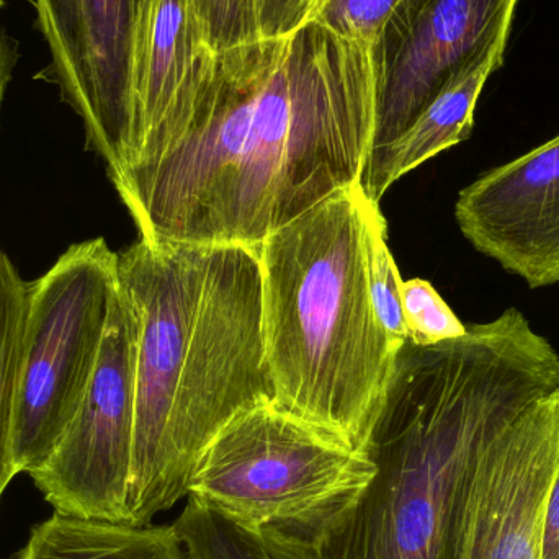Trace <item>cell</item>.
I'll return each mask as SVG.
<instances>
[{"instance_id":"obj_1","label":"cell","mask_w":559,"mask_h":559,"mask_svg":"<svg viewBox=\"0 0 559 559\" xmlns=\"http://www.w3.org/2000/svg\"><path fill=\"white\" fill-rule=\"evenodd\" d=\"M380 84V46L319 22L233 46L179 143L115 190L141 238L258 248L360 183Z\"/></svg>"},{"instance_id":"obj_2","label":"cell","mask_w":559,"mask_h":559,"mask_svg":"<svg viewBox=\"0 0 559 559\" xmlns=\"http://www.w3.org/2000/svg\"><path fill=\"white\" fill-rule=\"evenodd\" d=\"M557 390V350L515 309L462 337L407 341L365 439L367 485L255 534L272 559H456L486 453Z\"/></svg>"},{"instance_id":"obj_3","label":"cell","mask_w":559,"mask_h":559,"mask_svg":"<svg viewBox=\"0 0 559 559\" xmlns=\"http://www.w3.org/2000/svg\"><path fill=\"white\" fill-rule=\"evenodd\" d=\"M138 324L128 515L189 496L203 450L238 414L274 401L258 249L140 238L118 254Z\"/></svg>"},{"instance_id":"obj_4","label":"cell","mask_w":559,"mask_h":559,"mask_svg":"<svg viewBox=\"0 0 559 559\" xmlns=\"http://www.w3.org/2000/svg\"><path fill=\"white\" fill-rule=\"evenodd\" d=\"M374 206L355 183L255 248L274 403L355 449L397 354L371 299Z\"/></svg>"},{"instance_id":"obj_5","label":"cell","mask_w":559,"mask_h":559,"mask_svg":"<svg viewBox=\"0 0 559 559\" xmlns=\"http://www.w3.org/2000/svg\"><path fill=\"white\" fill-rule=\"evenodd\" d=\"M117 289L118 254L104 238L71 246L28 283L12 417L16 473L41 468L71 426L97 368Z\"/></svg>"},{"instance_id":"obj_6","label":"cell","mask_w":559,"mask_h":559,"mask_svg":"<svg viewBox=\"0 0 559 559\" xmlns=\"http://www.w3.org/2000/svg\"><path fill=\"white\" fill-rule=\"evenodd\" d=\"M373 473L364 449L269 401L216 433L193 468L189 496L255 534L361 488Z\"/></svg>"},{"instance_id":"obj_7","label":"cell","mask_w":559,"mask_h":559,"mask_svg":"<svg viewBox=\"0 0 559 559\" xmlns=\"http://www.w3.org/2000/svg\"><path fill=\"white\" fill-rule=\"evenodd\" d=\"M138 324L118 283L91 386L48 462L32 479L55 512L130 524Z\"/></svg>"},{"instance_id":"obj_8","label":"cell","mask_w":559,"mask_h":559,"mask_svg":"<svg viewBox=\"0 0 559 559\" xmlns=\"http://www.w3.org/2000/svg\"><path fill=\"white\" fill-rule=\"evenodd\" d=\"M141 0H33L49 78L84 123L111 182L133 157L130 64Z\"/></svg>"},{"instance_id":"obj_9","label":"cell","mask_w":559,"mask_h":559,"mask_svg":"<svg viewBox=\"0 0 559 559\" xmlns=\"http://www.w3.org/2000/svg\"><path fill=\"white\" fill-rule=\"evenodd\" d=\"M519 0H406L380 43L381 84L370 156L390 146L450 75L511 35Z\"/></svg>"},{"instance_id":"obj_10","label":"cell","mask_w":559,"mask_h":559,"mask_svg":"<svg viewBox=\"0 0 559 559\" xmlns=\"http://www.w3.org/2000/svg\"><path fill=\"white\" fill-rule=\"evenodd\" d=\"M559 468V390L532 404L486 453L456 559H542L548 492Z\"/></svg>"},{"instance_id":"obj_11","label":"cell","mask_w":559,"mask_h":559,"mask_svg":"<svg viewBox=\"0 0 559 559\" xmlns=\"http://www.w3.org/2000/svg\"><path fill=\"white\" fill-rule=\"evenodd\" d=\"M469 245L531 288L559 283V134L460 192Z\"/></svg>"},{"instance_id":"obj_12","label":"cell","mask_w":559,"mask_h":559,"mask_svg":"<svg viewBox=\"0 0 559 559\" xmlns=\"http://www.w3.org/2000/svg\"><path fill=\"white\" fill-rule=\"evenodd\" d=\"M216 55L195 0H141L131 49L133 157L128 170L156 163L179 143Z\"/></svg>"},{"instance_id":"obj_13","label":"cell","mask_w":559,"mask_h":559,"mask_svg":"<svg viewBox=\"0 0 559 559\" xmlns=\"http://www.w3.org/2000/svg\"><path fill=\"white\" fill-rule=\"evenodd\" d=\"M509 36L447 79L436 97L390 146L368 159L361 189L378 203L391 186L437 154L472 136L475 108L489 75L504 62Z\"/></svg>"},{"instance_id":"obj_14","label":"cell","mask_w":559,"mask_h":559,"mask_svg":"<svg viewBox=\"0 0 559 559\" xmlns=\"http://www.w3.org/2000/svg\"><path fill=\"white\" fill-rule=\"evenodd\" d=\"M13 559H190L173 525L85 521L55 512Z\"/></svg>"},{"instance_id":"obj_15","label":"cell","mask_w":559,"mask_h":559,"mask_svg":"<svg viewBox=\"0 0 559 559\" xmlns=\"http://www.w3.org/2000/svg\"><path fill=\"white\" fill-rule=\"evenodd\" d=\"M28 282L0 249V498L13 476L12 417L25 335Z\"/></svg>"},{"instance_id":"obj_16","label":"cell","mask_w":559,"mask_h":559,"mask_svg":"<svg viewBox=\"0 0 559 559\" xmlns=\"http://www.w3.org/2000/svg\"><path fill=\"white\" fill-rule=\"evenodd\" d=\"M190 559H272L261 538L193 496L173 524Z\"/></svg>"},{"instance_id":"obj_17","label":"cell","mask_w":559,"mask_h":559,"mask_svg":"<svg viewBox=\"0 0 559 559\" xmlns=\"http://www.w3.org/2000/svg\"><path fill=\"white\" fill-rule=\"evenodd\" d=\"M401 275L386 242V219L374 206L370 226V292L374 311L388 341L394 350L409 338L403 301H401Z\"/></svg>"},{"instance_id":"obj_18","label":"cell","mask_w":559,"mask_h":559,"mask_svg":"<svg viewBox=\"0 0 559 559\" xmlns=\"http://www.w3.org/2000/svg\"><path fill=\"white\" fill-rule=\"evenodd\" d=\"M401 301L413 344L433 345L466 334V325L427 280H403Z\"/></svg>"},{"instance_id":"obj_19","label":"cell","mask_w":559,"mask_h":559,"mask_svg":"<svg viewBox=\"0 0 559 559\" xmlns=\"http://www.w3.org/2000/svg\"><path fill=\"white\" fill-rule=\"evenodd\" d=\"M406 0H329L314 22L344 38L380 46L384 29Z\"/></svg>"},{"instance_id":"obj_20","label":"cell","mask_w":559,"mask_h":559,"mask_svg":"<svg viewBox=\"0 0 559 559\" xmlns=\"http://www.w3.org/2000/svg\"><path fill=\"white\" fill-rule=\"evenodd\" d=\"M216 52L262 38L261 0H195Z\"/></svg>"},{"instance_id":"obj_21","label":"cell","mask_w":559,"mask_h":559,"mask_svg":"<svg viewBox=\"0 0 559 559\" xmlns=\"http://www.w3.org/2000/svg\"><path fill=\"white\" fill-rule=\"evenodd\" d=\"M305 0H261L262 35L280 36L302 25Z\"/></svg>"},{"instance_id":"obj_22","label":"cell","mask_w":559,"mask_h":559,"mask_svg":"<svg viewBox=\"0 0 559 559\" xmlns=\"http://www.w3.org/2000/svg\"><path fill=\"white\" fill-rule=\"evenodd\" d=\"M542 559H559V468L545 506Z\"/></svg>"},{"instance_id":"obj_23","label":"cell","mask_w":559,"mask_h":559,"mask_svg":"<svg viewBox=\"0 0 559 559\" xmlns=\"http://www.w3.org/2000/svg\"><path fill=\"white\" fill-rule=\"evenodd\" d=\"M16 62H19V45L0 26V120H2V107L7 88H9L10 81H12Z\"/></svg>"},{"instance_id":"obj_24","label":"cell","mask_w":559,"mask_h":559,"mask_svg":"<svg viewBox=\"0 0 559 559\" xmlns=\"http://www.w3.org/2000/svg\"><path fill=\"white\" fill-rule=\"evenodd\" d=\"M328 2L329 0H305V2H302V25H305V23L314 22Z\"/></svg>"},{"instance_id":"obj_25","label":"cell","mask_w":559,"mask_h":559,"mask_svg":"<svg viewBox=\"0 0 559 559\" xmlns=\"http://www.w3.org/2000/svg\"><path fill=\"white\" fill-rule=\"evenodd\" d=\"M3 3H5V0H0V7H2Z\"/></svg>"}]
</instances>
